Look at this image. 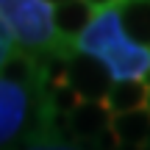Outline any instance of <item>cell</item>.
Masks as SVG:
<instances>
[{"mask_svg":"<svg viewBox=\"0 0 150 150\" xmlns=\"http://www.w3.org/2000/svg\"><path fill=\"white\" fill-rule=\"evenodd\" d=\"M0 20L20 50L33 59L56 47L53 6L47 0H0Z\"/></svg>","mask_w":150,"mask_h":150,"instance_id":"6da1fadb","label":"cell"},{"mask_svg":"<svg viewBox=\"0 0 150 150\" xmlns=\"http://www.w3.org/2000/svg\"><path fill=\"white\" fill-rule=\"evenodd\" d=\"M36 95L39 86L20 83L0 75V150H6L22 134V128L31 120V106Z\"/></svg>","mask_w":150,"mask_h":150,"instance_id":"7a4b0ae2","label":"cell"},{"mask_svg":"<svg viewBox=\"0 0 150 150\" xmlns=\"http://www.w3.org/2000/svg\"><path fill=\"white\" fill-rule=\"evenodd\" d=\"M97 61L108 70L111 81H139L150 70V47H142V45L131 42L128 36H122Z\"/></svg>","mask_w":150,"mask_h":150,"instance_id":"3957f363","label":"cell"},{"mask_svg":"<svg viewBox=\"0 0 150 150\" xmlns=\"http://www.w3.org/2000/svg\"><path fill=\"white\" fill-rule=\"evenodd\" d=\"M95 20V8L86 0H64V3L53 6V25H56V47L59 53L72 56L78 36L89 28V22Z\"/></svg>","mask_w":150,"mask_h":150,"instance_id":"277c9868","label":"cell"},{"mask_svg":"<svg viewBox=\"0 0 150 150\" xmlns=\"http://www.w3.org/2000/svg\"><path fill=\"white\" fill-rule=\"evenodd\" d=\"M67 81L72 83V89L81 95V100H106L108 89H111V75L97 59L83 53H75L67 61Z\"/></svg>","mask_w":150,"mask_h":150,"instance_id":"5b68a950","label":"cell"},{"mask_svg":"<svg viewBox=\"0 0 150 150\" xmlns=\"http://www.w3.org/2000/svg\"><path fill=\"white\" fill-rule=\"evenodd\" d=\"M122 22H120V11L117 8H106V11H97L95 20L89 22L83 33L78 36V53L92 56V59H100L108 47H111L117 39H122Z\"/></svg>","mask_w":150,"mask_h":150,"instance_id":"8992f818","label":"cell"},{"mask_svg":"<svg viewBox=\"0 0 150 150\" xmlns=\"http://www.w3.org/2000/svg\"><path fill=\"white\" fill-rule=\"evenodd\" d=\"M114 114L103 100H81L78 108L67 117L70 122V139L72 142H97L103 131H108Z\"/></svg>","mask_w":150,"mask_h":150,"instance_id":"52a82bcc","label":"cell"},{"mask_svg":"<svg viewBox=\"0 0 150 150\" xmlns=\"http://www.w3.org/2000/svg\"><path fill=\"white\" fill-rule=\"evenodd\" d=\"M117 11L125 36L142 47H150V0H122Z\"/></svg>","mask_w":150,"mask_h":150,"instance_id":"ba28073f","label":"cell"},{"mask_svg":"<svg viewBox=\"0 0 150 150\" xmlns=\"http://www.w3.org/2000/svg\"><path fill=\"white\" fill-rule=\"evenodd\" d=\"M111 134L117 136V145L142 147L150 134V111L136 108V111H128V114H117L111 120Z\"/></svg>","mask_w":150,"mask_h":150,"instance_id":"9c48e42d","label":"cell"},{"mask_svg":"<svg viewBox=\"0 0 150 150\" xmlns=\"http://www.w3.org/2000/svg\"><path fill=\"white\" fill-rule=\"evenodd\" d=\"M145 100H147V86L139 78V81H114L103 103L117 117V114H128V111H136V108H145Z\"/></svg>","mask_w":150,"mask_h":150,"instance_id":"30bf717a","label":"cell"},{"mask_svg":"<svg viewBox=\"0 0 150 150\" xmlns=\"http://www.w3.org/2000/svg\"><path fill=\"white\" fill-rule=\"evenodd\" d=\"M22 150H86V147H78V145H70V142L50 139V136H45V134H36Z\"/></svg>","mask_w":150,"mask_h":150,"instance_id":"8fae6325","label":"cell"},{"mask_svg":"<svg viewBox=\"0 0 150 150\" xmlns=\"http://www.w3.org/2000/svg\"><path fill=\"white\" fill-rule=\"evenodd\" d=\"M11 53H14V39H11L8 28L3 25V20H0V70H3V64L11 59Z\"/></svg>","mask_w":150,"mask_h":150,"instance_id":"7c38bea8","label":"cell"},{"mask_svg":"<svg viewBox=\"0 0 150 150\" xmlns=\"http://www.w3.org/2000/svg\"><path fill=\"white\" fill-rule=\"evenodd\" d=\"M86 3H89L92 8H95V14H97V11H106V8H117L122 0H86Z\"/></svg>","mask_w":150,"mask_h":150,"instance_id":"4fadbf2b","label":"cell"},{"mask_svg":"<svg viewBox=\"0 0 150 150\" xmlns=\"http://www.w3.org/2000/svg\"><path fill=\"white\" fill-rule=\"evenodd\" d=\"M142 83H145L147 89H150V70H147V75H145V78H142Z\"/></svg>","mask_w":150,"mask_h":150,"instance_id":"5bb4252c","label":"cell"},{"mask_svg":"<svg viewBox=\"0 0 150 150\" xmlns=\"http://www.w3.org/2000/svg\"><path fill=\"white\" fill-rule=\"evenodd\" d=\"M145 108L150 111V89H147V100H145Z\"/></svg>","mask_w":150,"mask_h":150,"instance_id":"9a60e30c","label":"cell"},{"mask_svg":"<svg viewBox=\"0 0 150 150\" xmlns=\"http://www.w3.org/2000/svg\"><path fill=\"white\" fill-rule=\"evenodd\" d=\"M47 3H50V6H59V3H64V0H47Z\"/></svg>","mask_w":150,"mask_h":150,"instance_id":"2e32d148","label":"cell"},{"mask_svg":"<svg viewBox=\"0 0 150 150\" xmlns=\"http://www.w3.org/2000/svg\"><path fill=\"white\" fill-rule=\"evenodd\" d=\"M145 145H147V147H150V134H147V142H145Z\"/></svg>","mask_w":150,"mask_h":150,"instance_id":"e0dca14e","label":"cell"},{"mask_svg":"<svg viewBox=\"0 0 150 150\" xmlns=\"http://www.w3.org/2000/svg\"><path fill=\"white\" fill-rule=\"evenodd\" d=\"M139 150H150V147H147V145H142V147H139Z\"/></svg>","mask_w":150,"mask_h":150,"instance_id":"ac0fdd59","label":"cell"}]
</instances>
